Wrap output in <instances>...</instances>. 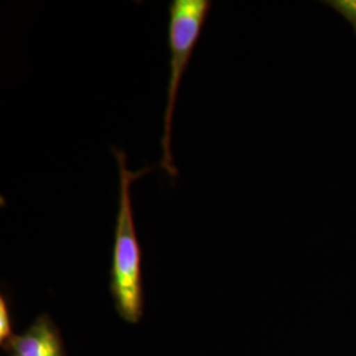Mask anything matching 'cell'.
Instances as JSON below:
<instances>
[{
  "label": "cell",
  "instance_id": "obj_3",
  "mask_svg": "<svg viewBox=\"0 0 356 356\" xmlns=\"http://www.w3.org/2000/svg\"><path fill=\"white\" fill-rule=\"evenodd\" d=\"M8 356H66L60 329L49 314H41L22 335L3 347Z\"/></svg>",
  "mask_w": 356,
  "mask_h": 356
},
{
  "label": "cell",
  "instance_id": "obj_5",
  "mask_svg": "<svg viewBox=\"0 0 356 356\" xmlns=\"http://www.w3.org/2000/svg\"><path fill=\"white\" fill-rule=\"evenodd\" d=\"M325 4L330 6L337 13H341L344 19L353 26L356 33V0H334L325 1Z\"/></svg>",
  "mask_w": 356,
  "mask_h": 356
},
{
  "label": "cell",
  "instance_id": "obj_2",
  "mask_svg": "<svg viewBox=\"0 0 356 356\" xmlns=\"http://www.w3.org/2000/svg\"><path fill=\"white\" fill-rule=\"evenodd\" d=\"M210 10V0H172L168 7V47L170 51V61L166 89L164 132L161 139L163 160L160 163V168L165 169L168 176L172 179L177 177L178 175L172 153V126L178 89L198 40L202 35Z\"/></svg>",
  "mask_w": 356,
  "mask_h": 356
},
{
  "label": "cell",
  "instance_id": "obj_4",
  "mask_svg": "<svg viewBox=\"0 0 356 356\" xmlns=\"http://www.w3.org/2000/svg\"><path fill=\"white\" fill-rule=\"evenodd\" d=\"M13 316L8 297L1 293L0 296V344L4 347L13 339Z\"/></svg>",
  "mask_w": 356,
  "mask_h": 356
},
{
  "label": "cell",
  "instance_id": "obj_1",
  "mask_svg": "<svg viewBox=\"0 0 356 356\" xmlns=\"http://www.w3.org/2000/svg\"><path fill=\"white\" fill-rule=\"evenodd\" d=\"M119 169V201L115 219L114 247L110 269V293L119 317L128 323H138L144 313L143 251L135 225L132 184L154 168L131 170L123 149L113 148Z\"/></svg>",
  "mask_w": 356,
  "mask_h": 356
}]
</instances>
